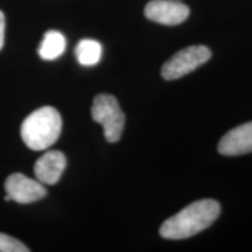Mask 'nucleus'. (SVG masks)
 <instances>
[{
	"mask_svg": "<svg viewBox=\"0 0 252 252\" xmlns=\"http://www.w3.org/2000/svg\"><path fill=\"white\" fill-rule=\"evenodd\" d=\"M220 213V203L212 198L195 201L160 226V235L166 239H185L209 228Z\"/></svg>",
	"mask_w": 252,
	"mask_h": 252,
	"instance_id": "f257e3e1",
	"label": "nucleus"
},
{
	"mask_svg": "<svg viewBox=\"0 0 252 252\" xmlns=\"http://www.w3.org/2000/svg\"><path fill=\"white\" fill-rule=\"evenodd\" d=\"M62 130V119L53 106L42 108L32 112L21 125V138L28 149L43 151L59 139Z\"/></svg>",
	"mask_w": 252,
	"mask_h": 252,
	"instance_id": "f03ea898",
	"label": "nucleus"
},
{
	"mask_svg": "<svg viewBox=\"0 0 252 252\" xmlns=\"http://www.w3.org/2000/svg\"><path fill=\"white\" fill-rule=\"evenodd\" d=\"M91 116L94 122L102 125L104 137L109 143H117L121 139L124 131L125 115L115 96L97 94L91 108Z\"/></svg>",
	"mask_w": 252,
	"mask_h": 252,
	"instance_id": "7ed1b4c3",
	"label": "nucleus"
},
{
	"mask_svg": "<svg viewBox=\"0 0 252 252\" xmlns=\"http://www.w3.org/2000/svg\"><path fill=\"white\" fill-rule=\"evenodd\" d=\"M212 58L207 46H190L173 55L161 68L162 77L167 81L178 80L204 64Z\"/></svg>",
	"mask_w": 252,
	"mask_h": 252,
	"instance_id": "20e7f679",
	"label": "nucleus"
},
{
	"mask_svg": "<svg viewBox=\"0 0 252 252\" xmlns=\"http://www.w3.org/2000/svg\"><path fill=\"white\" fill-rule=\"evenodd\" d=\"M5 190L12 201L21 204L36 202L47 195L45 185L21 173H14L6 179Z\"/></svg>",
	"mask_w": 252,
	"mask_h": 252,
	"instance_id": "39448f33",
	"label": "nucleus"
},
{
	"mask_svg": "<svg viewBox=\"0 0 252 252\" xmlns=\"http://www.w3.org/2000/svg\"><path fill=\"white\" fill-rule=\"evenodd\" d=\"M145 15L154 23L175 26L187 20L189 8L179 0H152L145 7Z\"/></svg>",
	"mask_w": 252,
	"mask_h": 252,
	"instance_id": "423d86ee",
	"label": "nucleus"
},
{
	"mask_svg": "<svg viewBox=\"0 0 252 252\" xmlns=\"http://www.w3.org/2000/svg\"><path fill=\"white\" fill-rule=\"evenodd\" d=\"M219 152L229 157L252 152V122L236 126L223 135L219 143Z\"/></svg>",
	"mask_w": 252,
	"mask_h": 252,
	"instance_id": "0eeeda50",
	"label": "nucleus"
},
{
	"mask_svg": "<svg viewBox=\"0 0 252 252\" xmlns=\"http://www.w3.org/2000/svg\"><path fill=\"white\" fill-rule=\"evenodd\" d=\"M67 159L60 151H49L41 156L34 165V174L43 185H55L64 172Z\"/></svg>",
	"mask_w": 252,
	"mask_h": 252,
	"instance_id": "6e6552de",
	"label": "nucleus"
},
{
	"mask_svg": "<svg viewBox=\"0 0 252 252\" xmlns=\"http://www.w3.org/2000/svg\"><path fill=\"white\" fill-rule=\"evenodd\" d=\"M65 47L67 41L62 33L58 31H48L41 41L37 53L45 61H54L64 53Z\"/></svg>",
	"mask_w": 252,
	"mask_h": 252,
	"instance_id": "1a4fd4ad",
	"label": "nucleus"
},
{
	"mask_svg": "<svg viewBox=\"0 0 252 252\" xmlns=\"http://www.w3.org/2000/svg\"><path fill=\"white\" fill-rule=\"evenodd\" d=\"M103 48L98 41L93 39H83L77 43L75 48V55L80 64L86 67H93L102 59Z\"/></svg>",
	"mask_w": 252,
	"mask_h": 252,
	"instance_id": "9d476101",
	"label": "nucleus"
},
{
	"mask_svg": "<svg viewBox=\"0 0 252 252\" xmlns=\"http://www.w3.org/2000/svg\"><path fill=\"white\" fill-rule=\"evenodd\" d=\"M28 249L24 243L12 236L0 232V252H28Z\"/></svg>",
	"mask_w": 252,
	"mask_h": 252,
	"instance_id": "9b49d317",
	"label": "nucleus"
},
{
	"mask_svg": "<svg viewBox=\"0 0 252 252\" xmlns=\"http://www.w3.org/2000/svg\"><path fill=\"white\" fill-rule=\"evenodd\" d=\"M5 42V15L0 11V50L2 49Z\"/></svg>",
	"mask_w": 252,
	"mask_h": 252,
	"instance_id": "f8f14e48",
	"label": "nucleus"
}]
</instances>
